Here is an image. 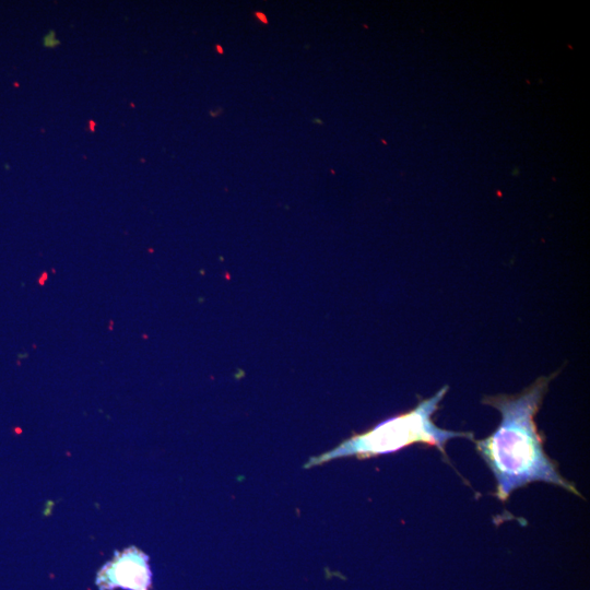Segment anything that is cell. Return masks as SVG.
<instances>
[{"label":"cell","mask_w":590,"mask_h":590,"mask_svg":"<svg viewBox=\"0 0 590 590\" xmlns=\"http://www.w3.org/2000/svg\"><path fill=\"white\" fill-rule=\"evenodd\" d=\"M554 376H541L519 393H500L482 400L502 415L489 436L474 440L479 455L494 474L495 496L500 502L532 482L554 484L582 497L559 473L557 463L546 456L534 421Z\"/></svg>","instance_id":"6da1fadb"},{"label":"cell","mask_w":590,"mask_h":590,"mask_svg":"<svg viewBox=\"0 0 590 590\" xmlns=\"http://www.w3.org/2000/svg\"><path fill=\"white\" fill-rule=\"evenodd\" d=\"M448 391L444 386L434 396L421 400L412 410L391 417L373 429L356 435L333 450L309 461V465L347 456L369 457L396 452L413 444H424L440 451L449 463L446 444L452 438L473 439L471 432L444 429L433 422V415Z\"/></svg>","instance_id":"7a4b0ae2"},{"label":"cell","mask_w":590,"mask_h":590,"mask_svg":"<svg viewBox=\"0 0 590 590\" xmlns=\"http://www.w3.org/2000/svg\"><path fill=\"white\" fill-rule=\"evenodd\" d=\"M152 582L149 557L139 548L131 546L116 552L97 573L96 585L99 590L122 588L126 590H148Z\"/></svg>","instance_id":"3957f363"},{"label":"cell","mask_w":590,"mask_h":590,"mask_svg":"<svg viewBox=\"0 0 590 590\" xmlns=\"http://www.w3.org/2000/svg\"><path fill=\"white\" fill-rule=\"evenodd\" d=\"M51 33H49L45 38L44 43L48 47H52L54 45L58 44V40L55 37H50Z\"/></svg>","instance_id":"277c9868"},{"label":"cell","mask_w":590,"mask_h":590,"mask_svg":"<svg viewBox=\"0 0 590 590\" xmlns=\"http://www.w3.org/2000/svg\"><path fill=\"white\" fill-rule=\"evenodd\" d=\"M256 15L262 23H266V24L268 23V20L263 13L257 12Z\"/></svg>","instance_id":"5b68a950"},{"label":"cell","mask_w":590,"mask_h":590,"mask_svg":"<svg viewBox=\"0 0 590 590\" xmlns=\"http://www.w3.org/2000/svg\"><path fill=\"white\" fill-rule=\"evenodd\" d=\"M216 48H217L219 52H221V54L223 52V50L221 49V46H216Z\"/></svg>","instance_id":"8992f818"}]
</instances>
